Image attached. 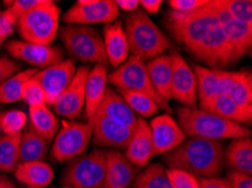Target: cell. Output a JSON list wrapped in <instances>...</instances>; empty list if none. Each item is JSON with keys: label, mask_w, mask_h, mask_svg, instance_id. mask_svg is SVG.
Returning <instances> with one entry per match:
<instances>
[{"label": "cell", "mask_w": 252, "mask_h": 188, "mask_svg": "<svg viewBox=\"0 0 252 188\" xmlns=\"http://www.w3.org/2000/svg\"><path fill=\"white\" fill-rule=\"evenodd\" d=\"M108 68L101 64H95L91 68L85 85V117L90 121L100 106L108 83Z\"/></svg>", "instance_id": "44dd1931"}, {"label": "cell", "mask_w": 252, "mask_h": 188, "mask_svg": "<svg viewBox=\"0 0 252 188\" xmlns=\"http://www.w3.org/2000/svg\"><path fill=\"white\" fill-rule=\"evenodd\" d=\"M53 188H72V187H69V186H61V187H53Z\"/></svg>", "instance_id": "f5cc1de1"}, {"label": "cell", "mask_w": 252, "mask_h": 188, "mask_svg": "<svg viewBox=\"0 0 252 188\" xmlns=\"http://www.w3.org/2000/svg\"><path fill=\"white\" fill-rule=\"evenodd\" d=\"M199 188H232L227 178H198Z\"/></svg>", "instance_id": "bcb514c9"}, {"label": "cell", "mask_w": 252, "mask_h": 188, "mask_svg": "<svg viewBox=\"0 0 252 188\" xmlns=\"http://www.w3.org/2000/svg\"><path fill=\"white\" fill-rule=\"evenodd\" d=\"M37 71L39 69L36 68L26 69L7 79L0 86V104H11L22 101L25 83L35 76Z\"/></svg>", "instance_id": "4dcf8cb0"}, {"label": "cell", "mask_w": 252, "mask_h": 188, "mask_svg": "<svg viewBox=\"0 0 252 188\" xmlns=\"http://www.w3.org/2000/svg\"><path fill=\"white\" fill-rule=\"evenodd\" d=\"M163 1L162 0H141L139 5L143 7V11L148 14H158L161 9Z\"/></svg>", "instance_id": "7dc6e473"}, {"label": "cell", "mask_w": 252, "mask_h": 188, "mask_svg": "<svg viewBox=\"0 0 252 188\" xmlns=\"http://www.w3.org/2000/svg\"><path fill=\"white\" fill-rule=\"evenodd\" d=\"M108 82L117 90H128L146 95L152 98L164 112L171 113L172 108L159 97L153 87L148 76L146 62L135 55H130L124 63L108 75Z\"/></svg>", "instance_id": "52a82bcc"}, {"label": "cell", "mask_w": 252, "mask_h": 188, "mask_svg": "<svg viewBox=\"0 0 252 188\" xmlns=\"http://www.w3.org/2000/svg\"><path fill=\"white\" fill-rule=\"evenodd\" d=\"M214 70V69H213ZM215 75L217 79V86H219L220 95H228L233 82H234L236 72L227 71L224 69H215Z\"/></svg>", "instance_id": "60d3db41"}, {"label": "cell", "mask_w": 252, "mask_h": 188, "mask_svg": "<svg viewBox=\"0 0 252 188\" xmlns=\"http://www.w3.org/2000/svg\"><path fill=\"white\" fill-rule=\"evenodd\" d=\"M28 188H35V187H28Z\"/></svg>", "instance_id": "db71d44e"}, {"label": "cell", "mask_w": 252, "mask_h": 188, "mask_svg": "<svg viewBox=\"0 0 252 188\" xmlns=\"http://www.w3.org/2000/svg\"><path fill=\"white\" fill-rule=\"evenodd\" d=\"M228 182L232 188H252L251 176L241 174V172L231 170L228 172Z\"/></svg>", "instance_id": "f6af8a7d"}, {"label": "cell", "mask_w": 252, "mask_h": 188, "mask_svg": "<svg viewBox=\"0 0 252 188\" xmlns=\"http://www.w3.org/2000/svg\"><path fill=\"white\" fill-rule=\"evenodd\" d=\"M150 128L154 157L166 155L187 140L181 126L169 114L158 115L153 118Z\"/></svg>", "instance_id": "e0dca14e"}, {"label": "cell", "mask_w": 252, "mask_h": 188, "mask_svg": "<svg viewBox=\"0 0 252 188\" xmlns=\"http://www.w3.org/2000/svg\"><path fill=\"white\" fill-rule=\"evenodd\" d=\"M106 151L95 149L71 160L61 175L63 186L72 188H103L106 170Z\"/></svg>", "instance_id": "ba28073f"}, {"label": "cell", "mask_w": 252, "mask_h": 188, "mask_svg": "<svg viewBox=\"0 0 252 188\" xmlns=\"http://www.w3.org/2000/svg\"><path fill=\"white\" fill-rule=\"evenodd\" d=\"M136 177L135 166L124 153L118 150L106 151V170L103 188H127Z\"/></svg>", "instance_id": "ffe728a7"}, {"label": "cell", "mask_w": 252, "mask_h": 188, "mask_svg": "<svg viewBox=\"0 0 252 188\" xmlns=\"http://www.w3.org/2000/svg\"><path fill=\"white\" fill-rule=\"evenodd\" d=\"M179 125L187 136L222 141L224 139L250 137L247 126L236 124L207 110L180 107L178 109Z\"/></svg>", "instance_id": "7a4b0ae2"}, {"label": "cell", "mask_w": 252, "mask_h": 188, "mask_svg": "<svg viewBox=\"0 0 252 188\" xmlns=\"http://www.w3.org/2000/svg\"><path fill=\"white\" fill-rule=\"evenodd\" d=\"M5 49L10 56L24 61L36 69H45L63 60V50L53 45H39L22 40H10L7 42Z\"/></svg>", "instance_id": "5bb4252c"}, {"label": "cell", "mask_w": 252, "mask_h": 188, "mask_svg": "<svg viewBox=\"0 0 252 188\" xmlns=\"http://www.w3.org/2000/svg\"><path fill=\"white\" fill-rule=\"evenodd\" d=\"M1 116H2V112H1V110H0V139H1L2 135H3L2 128H1Z\"/></svg>", "instance_id": "f907efd6"}, {"label": "cell", "mask_w": 252, "mask_h": 188, "mask_svg": "<svg viewBox=\"0 0 252 188\" xmlns=\"http://www.w3.org/2000/svg\"><path fill=\"white\" fill-rule=\"evenodd\" d=\"M222 141L190 137L166 155L163 160L170 168L185 170L197 178L220 177L224 167Z\"/></svg>", "instance_id": "6da1fadb"}, {"label": "cell", "mask_w": 252, "mask_h": 188, "mask_svg": "<svg viewBox=\"0 0 252 188\" xmlns=\"http://www.w3.org/2000/svg\"><path fill=\"white\" fill-rule=\"evenodd\" d=\"M125 157L129 162L137 167H146L154 157L150 123L143 117H138L130 140L126 148Z\"/></svg>", "instance_id": "ac0fdd59"}, {"label": "cell", "mask_w": 252, "mask_h": 188, "mask_svg": "<svg viewBox=\"0 0 252 188\" xmlns=\"http://www.w3.org/2000/svg\"><path fill=\"white\" fill-rule=\"evenodd\" d=\"M3 41H5V40H3V38L0 37V48H1V45H2V43H3Z\"/></svg>", "instance_id": "816d5d0a"}, {"label": "cell", "mask_w": 252, "mask_h": 188, "mask_svg": "<svg viewBox=\"0 0 252 188\" xmlns=\"http://www.w3.org/2000/svg\"><path fill=\"white\" fill-rule=\"evenodd\" d=\"M22 134V133H21ZM21 134L5 135L0 139V172L10 174L20 163Z\"/></svg>", "instance_id": "d6a6232c"}, {"label": "cell", "mask_w": 252, "mask_h": 188, "mask_svg": "<svg viewBox=\"0 0 252 188\" xmlns=\"http://www.w3.org/2000/svg\"><path fill=\"white\" fill-rule=\"evenodd\" d=\"M28 121V116L20 109H10L2 113L1 128L5 135L21 134Z\"/></svg>", "instance_id": "d590c367"}, {"label": "cell", "mask_w": 252, "mask_h": 188, "mask_svg": "<svg viewBox=\"0 0 252 188\" xmlns=\"http://www.w3.org/2000/svg\"><path fill=\"white\" fill-rule=\"evenodd\" d=\"M89 123L92 128V141L94 145L126 150L133 130L106 117L98 110Z\"/></svg>", "instance_id": "4fadbf2b"}, {"label": "cell", "mask_w": 252, "mask_h": 188, "mask_svg": "<svg viewBox=\"0 0 252 188\" xmlns=\"http://www.w3.org/2000/svg\"><path fill=\"white\" fill-rule=\"evenodd\" d=\"M208 112L219 115V116L240 125H250L252 120V112L241 108L232 101L230 96L219 95L213 102Z\"/></svg>", "instance_id": "f546056e"}, {"label": "cell", "mask_w": 252, "mask_h": 188, "mask_svg": "<svg viewBox=\"0 0 252 188\" xmlns=\"http://www.w3.org/2000/svg\"><path fill=\"white\" fill-rule=\"evenodd\" d=\"M58 34L72 60L108 67L103 37L97 29L86 25H67Z\"/></svg>", "instance_id": "8992f818"}, {"label": "cell", "mask_w": 252, "mask_h": 188, "mask_svg": "<svg viewBox=\"0 0 252 188\" xmlns=\"http://www.w3.org/2000/svg\"><path fill=\"white\" fill-rule=\"evenodd\" d=\"M43 0H15V1H5L8 9L15 17L20 18L26 11L33 9L34 7L39 6Z\"/></svg>", "instance_id": "ab89813d"}, {"label": "cell", "mask_w": 252, "mask_h": 188, "mask_svg": "<svg viewBox=\"0 0 252 188\" xmlns=\"http://www.w3.org/2000/svg\"><path fill=\"white\" fill-rule=\"evenodd\" d=\"M193 72L197 80V99H199L200 109L208 112L213 102L220 95L215 71L206 67L194 66Z\"/></svg>", "instance_id": "83f0119b"}, {"label": "cell", "mask_w": 252, "mask_h": 188, "mask_svg": "<svg viewBox=\"0 0 252 188\" xmlns=\"http://www.w3.org/2000/svg\"><path fill=\"white\" fill-rule=\"evenodd\" d=\"M166 174L171 188H199V182L196 176L185 170L169 168Z\"/></svg>", "instance_id": "f35d334b"}, {"label": "cell", "mask_w": 252, "mask_h": 188, "mask_svg": "<svg viewBox=\"0 0 252 188\" xmlns=\"http://www.w3.org/2000/svg\"><path fill=\"white\" fill-rule=\"evenodd\" d=\"M97 110L106 117L131 130L135 129L137 120H138V117L127 105L122 96L111 87H106L105 94L103 96Z\"/></svg>", "instance_id": "7402d4cb"}, {"label": "cell", "mask_w": 252, "mask_h": 188, "mask_svg": "<svg viewBox=\"0 0 252 188\" xmlns=\"http://www.w3.org/2000/svg\"><path fill=\"white\" fill-rule=\"evenodd\" d=\"M217 25L220 24L209 6V0L196 10L186 13L171 10L167 14V27L171 34L188 51L204 40Z\"/></svg>", "instance_id": "277c9868"}, {"label": "cell", "mask_w": 252, "mask_h": 188, "mask_svg": "<svg viewBox=\"0 0 252 188\" xmlns=\"http://www.w3.org/2000/svg\"><path fill=\"white\" fill-rule=\"evenodd\" d=\"M91 68L82 66L60 97L53 104V112L61 117L76 120L82 115L85 107V85Z\"/></svg>", "instance_id": "2e32d148"}, {"label": "cell", "mask_w": 252, "mask_h": 188, "mask_svg": "<svg viewBox=\"0 0 252 188\" xmlns=\"http://www.w3.org/2000/svg\"><path fill=\"white\" fill-rule=\"evenodd\" d=\"M22 101L28 104L29 107L47 105V97H45L43 88L34 77L25 83L24 89H23Z\"/></svg>", "instance_id": "74e56055"}, {"label": "cell", "mask_w": 252, "mask_h": 188, "mask_svg": "<svg viewBox=\"0 0 252 188\" xmlns=\"http://www.w3.org/2000/svg\"><path fill=\"white\" fill-rule=\"evenodd\" d=\"M49 142L37 133L32 126L25 129L21 134L20 162L43 161L49 150Z\"/></svg>", "instance_id": "4316f807"}, {"label": "cell", "mask_w": 252, "mask_h": 188, "mask_svg": "<svg viewBox=\"0 0 252 188\" xmlns=\"http://www.w3.org/2000/svg\"><path fill=\"white\" fill-rule=\"evenodd\" d=\"M173 75L171 83V99H174L183 107L196 108L197 80L193 69L178 52L171 53Z\"/></svg>", "instance_id": "7c38bea8"}, {"label": "cell", "mask_w": 252, "mask_h": 188, "mask_svg": "<svg viewBox=\"0 0 252 188\" xmlns=\"http://www.w3.org/2000/svg\"><path fill=\"white\" fill-rule=\"evenodd\" d=\"M132 188H171L166 169L159 163H152L136 176Z\"/></svg>", "instance_id": "836d02e7"}, {"label": "cell", "mask_w": 252, "mask_h": 188, "mask_svg": "<svg viewBox=\"0 0 252 188\" xmlns=\"http://www.w3.org/2000/svg\"><path fill=\"white\" fill-rule=\"evenodd\" d=\"M92 140V128L89 122L63 121L53 139L51 157L58 162L71 161L84 155Z\"/></svg>", "instance_id": "9c48e42d"}, {"label": "cell", "mask_w": 252, "mask_h": 188, "mask_svg": "<svg viewBox=\"0 0 252 188\" xmlns=\"http://www.w3.org/2000/svg\"><path fill=\"white\" fill-rule=\"evenodd\" d=\"M220 26L225 36L230 42L235 60L238 61L251 49L252 25L236 19H231Z\"/></svg>", "instance_id": "484cf974"}, {"label": "cell", "mask_w": 252, "mask_h": 188, "mask_svg": "<svg viewBox=\"0 0 252 188\" xmlns=\"http://www.w3.org/2000/svg\"><path fill=\"white\" fill-rule=\"evenodd\" d=\"M116 3L118 8H121L125 11H129V13L137 10V8L139 7V0H117Z\"/></svg>", "instance_id": "c3c4849f"}, {"label": "cell", "mask_w": 252, "mask_h": 188, "mask_svg": "<svg viewBox=\"0 0 252 188\" xmlns=\"http://www.w3.org/2000/svg\"><path fill=\"white\" fill-rule=\"evenodd\" d=\"M103 43L109 64L118 68L129 57V45L124 29V23L117 21L103 27Z\"/></svg>", "instance_id": "d6986e66"}, {"label": "cell", "mask_w": 252, "mask_h": 188, "mask_svg": "<svg viewBox=\"0 0 252 188\" xmlns=\"http://www.w3.org/2000/svg\"><path fill=\"white\" fill-rule=\"evenodd\" d=\"M227 96L241 108L252 112V77L249 70L236 72V77Z\"/></svg>", "instance_id": "1f68e13d"}, {"label": "cell", "mask_w": 252, "mask_h": 188, "mask_svg": "<svg viewBox=\"0 0 252 188\" xmlns=\"http://www.w3.org/2000/svg\"><path fill=\"white\" fill-rule=\"evenodd\" d=\"M148 76L156 93L164 102L171 101V83L173 75V66L170 54H162L154 57L146 63Z\"/></svg>", "instance_id": "603a6c76"}, {"label": "cell", "mask_w": 252, "mask_h": 188, "mask_svg": "<svg viewBox=\"0 0 252 188\" xmlns=\"http://www.w3.org/2000/svg\"><path fill=\"white\" fill-rule=\"evenodd\" d=\"M124 29L131 55L143 61L164 54L171 43L158 25L143 10H135L125 19Z\"/></svg>", "instance_id": "3957f363"}, {"label": "cell", "mask_w": 252, "mask_h": 188, "mask_svg": "<svg viewBox=\"0 0 252 188\" xmlns=\"http://www.w3.org/2000/svg\"><path fill=\"white\" fill-rule=\"evenodd\" d=\"M207 0H170L169 6L175 11H192L200 8Z\"/></svg>", "instance_id": "ee69618b"}, {"label": "cell", "mask_w": 252, "mask_h": 188, "mask_svg": "<svg viewBox=\"0 0 252 188\" xmlns=\"http://www.w3.org/2000/svg\"><path fill=\"white\" fill-rule=\"evenodd\" d=\"M119 17V8L113 0H78L63 15L68 25L110 24Z\"/></svg>", "instance_id": "30bf717a"}, {"label": "cell", "mask_w": 252, "mask_h": 188, "mask_svg": "<svg viewBox=\"0 0 252 188\" xmlns=\"http://www.w3.org/2000/svg\"><path fill=\"white\" fill-rule=\"evenodd\" d=\"M76 71L77 68L75 60L67 59L36 72L34 78L43 88L47 97V105L53 106L64 89L69 86Z\"/></svg>", "instance_id": "9a60e30c"}, {"label": "cell", "mask_w": 252, "mask_h": 188, "mask_svg": "<svg viewBox=\"0 0 252 188\" xmlns=\"http://www.w3.org/2000/svg\"><path fill=\"white\" fill-rule=\"evenodd\" d=\"M189 52L201 62L213 67L214 70L224 69L236 61L230 42L220 25L215 26L204 40L189 50Z\"/></svg>", "instance_id": "8fae6325"}, {"label": "cell", "mask_w": 252, "mask_h": 188, "mask_svg": "<svg viewBox=\"0 0 252 188\" xmlns=\"http://www.w3.org/2000/svg\"><path fill=\"white\" fill-rule=\"evenodd\" d=\"M0 188H21L17 186L8 176L0 175Z\"/></svg>", "instance_id": "681fc988"}, {"label": "cell", "mask_w": 252, "mask_h": 188, "mask_svg": "<svg viewBox=\"0 0 252 188\" xmlns=\"http://www.w3.org/2000/svg\"><path fill=\"white\" fill-rule=\"evenodd\" d=\"M127 105L130 107V109L135 114H138L143 117L153 116V115L158 114L159 110V107L152 98L148 97L146 95L133 93V91L128 90H117Z\"/></svg>", "instance_id": "e575fe53"}, {"label": "cell", "mask_w": 252, "mask_h": 188, "mask_svg": "<svg viewBox=\"0 0 252 188\" xmlns=\"http://www.w3.org/2000/svg\"><path fill=\"white\" fill-rule=\"evenodd\" d=\"M20 69V64L16 61L7 56H0V86L7 79L16 75Z\"/></svg>", "instance_id": "7bdbcfd3"}, {"label": "cell", "mask_w": 252, "mask_h": 188, "mask_svg": "<svg viewBox=\"0 0 252 188\" xmlns=\"http://www.w3.org/2000/svg\"><path fill=\"white\" fill-rule=\"evenodd\" d=\"M17 18L10 13L8 9L0 11V37L6 40L7 37L14 33L16 28Z\"/></svg>", "instance_id": "b9f144b4"}, {"label": "cell", "mask_w": 252, "mask_h": 188, "mask_svg": "<svg viewBox=\"0 0 252 188\" xmlns=\"http://www.w3.org/2000/svg\"><path fill=\"white\" fill-rule=\"evenodd\" d=\"M31 126L49 142L55 139L60 129V122L48 105L29 107Z\"/></svg>", "instance_id": "f1b7e54d"}, {"label": "cell", "mask_w": 252, "mask_h": 188, "mask_svg": "<svg viewBox=\"0 0 252 188\" xmlns=\"http://www.w3.org/2000/svg\"><path fill=\"white\" fill-rule=\"evenodd\" d=\"M14 176L18 182L28 187L45 188L50 185L55 177L53 168L44 161L20 162L14 171Z\"/></svg>", "instance_id": "cb8c5ba5"}, {"label": "cell", "mask_w": 252, "mask_h": 188, "mask_svg": "<svg viewBox=\"0 0 252 188\" xmlns=\"http://www.w3.org/2000/svg\"><path fill=\"white\" fill-rule=\"evenodd\" d=\"M232 19L252 25V2L250 0H223Z\"/></svg>", "instance_id": "8d00e7d4"}, {"label": "cell", "mask_w": 252, "mask_h": 188, "mask_svg": "<svg viewBox=\"0 0 252 188\" xmlns=\"http://www.w3.org/2000/svg\"><path fill=\"white\" fill-rule=\"evenodd\" d=\"M224 164L233 171L252 175V140L251 137L234 139L224 152Z\"/></svg>", "instance_id": "d4e9b609"}, {"label": "cell", "mask_w": 252, "mask_h": 188, "mask_svg": "<svg viewBox=\"0 0 252 188\" xmlns=\"http://www.w3.org/2000/svg\"><path fill=\"white\" fill-rule=\"evenodd\" d=\"M60 8L52 0H43L39 6L18 18L16 29L22 41L39 45H51L59 32Z\"/></svg>", "instance_id": "5b68a950"}]
</instances>
